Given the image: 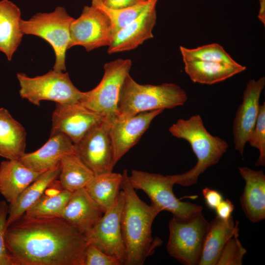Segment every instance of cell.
I'll use <instances>...</instances> for the list:
<instances>
[{"label": "cell", "mask_w": 265, "mask_h": 265, "mask_svg": "<svg viewBox=\"0 0 265 265\" xmlns=\"http://www.w3.org/2000/svg\"><path fill=\"white\" fill-rule=\"evenodd\" d=\"M234 209V206L230 200L223 199L215 210L217 217L226 220L232 216Z\"/></svg>", "instance_id": "obj_36"}, {"label": "cell", "mask_w": 265, "mask_h": 265, "mask_svg": "<svg viewBox=\"0 0 265 265\" xmlns=\"http://www.w3.org/2000/svg\"><path fill=\"white\" fill-rule=\"evenodd\" d=\"M129 178L132 187L143 190L150 199L151 205L160 212L166 211L174 217L187 220L202 211V207L176 197L173 190L175 183L172 175L132 170Z\"/></svg>", "instance_id": "obj_5"}, {"label": "cell", "mask_w": 265, "mask_h": 265, "mask_svg": "<svg viewBox=\"0 0 265 265\" xmlns=\"http://www.w3.org/2000/svg\"><path fill=\"white\" fill-rule=\"evenodd\" d=\"M21 97L36 106L44 100L56 104L79 103L85 96L71 81L68 73L51 70L46 74L31 78L26 74H17Z\"/></svg>", "instance_id": "obj_6"}, {"label": "cell", "mask_w": 265, "mask_h": 265, "mask_svg": "<svg viewBox=\"0 0 265 265\" xmlns=\"http://www.w3.org/2000/svg\"><path fill=\"white\" fill-rule=\"evenodd\" d=\"M59 165L41 174L19 195L16 201L8 205L6 228L22 217L26 212L42 196L49 186L58 177Z\"/></svg>", "instance_id": "obj_25"}, {"label": "cell", "mask_w": 265, "mask_h": 265, "mask_svg": "<svg viewBox=\"0 0 265 265\" xmlns=\"http://www.w3.org/2000/svg\"><path fill=\"white\" fill-rule=\"evenodd\" d=\"M113 120L105 117L74 144V153L94 175L112 171L115 165L110 133Z\"/></svg>", "instance_id": "obj_10"}, {"label": "cell", "mask_w": 265, "mask_h": 265, "mask_svg": "<svg viewBox=\"0 0 265 265\" xmlns=\"http://www.w3.org/2000/svg\"><path fill=\"white\" fill-rule=\"evenodd\" d=\"M104 4L112 9L124 8L133 6L142 0H102Z\"/></svg>", "instance_id": "obj_37"}, {"label": "cell", "mask_w": 265, "mask_h": 265, "mask_svg": "<svg viewBox=\"0 0 265 265\" xmlns=\"http://www.w3.org/2000/svg\"></svg>", "instance_id": "obj_39"}, {"label": "cell", "mask_w": 265, "mask_h": 265, "mask_svg": "<svg viewBox=\"0 0 265 265\" xmlns=\"http://www.w3.org/2000/svg\"><path fill=\"white\" fill-rule=\"evenodd\" d=\"M15 265H84V234L61 217L22 216L5 233Z\"/></svg>", "instance_id": "obj_1"}, {"label": "cell", "mask_w": 265, "mask_h": 265, "mask_svg": "<svg viewBox=\"0 0 265 265\" xmlns=\"http://www.w3.org/2000/svg\"><path fill=\"white\" fill-rule=\"evenodd\" d=\"M202 194L207 206L212 210H215L223 200L219 192L209 187L204 188L202 190Z\"/></svg>", "instance_id": "obj_35"}, {"label": "cell", "mask_w": 265, "mask_h": 265, "mask_svg": "<svg viewBox=\"0 0 265 265\" xmlns=\"http://www.w3.org/2000/svg\"><path fill=\"white\" fill-rule=\"evenodd\" d=\"M105 117L87 108L80 102L56 104L52 114L51 132H62L74 144Z\"/></svg>", "instance_id": "obj_13"}, {"label": "cell", "mask_w": 265, "mask_h": 265, "mask_svg": "<svg viewBox=\"0 0 265 265\" xmlns=\"http://www.w3.org/2000/svg\"><path fill=\"white\" fill-rule=\"evenodd\" d=\"M157 1L154 0L140 15L113 36L108 46V53L133 50L145 41L153 38L152 31L157 20Z\"/></svg>", "instance_id": "obj_16"}, {"label": "cell", "mask_w": 265, "mask_h": 265, "mask_svg": "<svg viewBox=\"0 0 265 265\" xmlns=\"http://www.w3.org/2000/svg\"><path fill=\"white\" fill-rule=\"evenodd\" d=\"M154 0H142L137 4L120 9L106 6L102 0H92L91 5L103 11L110 21L113 36L140 15Z\"/></svg>", "instance_id": "obj_29"}, {"label": "cell", "mask_w": 265, "mask_h": 265, "mask_svg": "<svg viewBox=\"0 0 265 265\" xmlns=\"http://www.w3.org/2000/svg\"><path fill=\"white\" fill-rule=\"evenodd\" d=\"M103 214L99 205L83 188L72 193L61 218L84 234Z\"/></svg>", "instance_id": "obj_19"}, {"label": "cell", "mask_w": 265, "mask_h": 265, "mask_svg": "<svg viewBox=\"0 0 265 265\" xmlns=\"http://www.w3.org/2000/svg\"><path fill=\"white\" fill-rule=\"evenodd\" d=\"M40 174L19 159L3 160L0 163V193L7 202L12 204Z\"/></svg>", "instance_id": "obj_21"}, {"label": "cell", "mask_w": 265, "mask_h": 265, "mask_svg": "<svg viewBox=\"0 0 265 265\" xmlns=\"http://www.w3.org/2000/svg\"><path fill=\"white\" fill-rule=\"evenodd\" d=\"M260 9L258 17L264 25H265V0H259Z\"/></svg>", "instance_id": "obj_38"}, {"label": "cell", "mask_w": 265, "mask_h": 265, "mask_svg": "<svg viewBox=\"0 0 265 265\" xmlns=\"http://www.w3.org/2000/svg\"><path fill=\"white\" fill-rule=\"evenodd\" d=\"M163 110L144 111L131 117L115 118L113 121L110 133L114 150L115 165L139 140L152 120Z\"/></svg>", "instance_id": "obj_15"}, {"label": "cell", "mask_w": 265, "mask_h": 265, "mask_svg": "<svg viewBox=\"0 0 265 265\" xmlns=\"http://www.w3.org/2000/svg\"><path fill=\"white\" fill-rule=\"evenodd\" d=\"M187 98L185 91L176 84H140L128 74L119 92L115 118L125 119L144 111L173 108L184 105Z\"/></svg>", "instance_id": "obj_4"}, {"label": "cell", "mask_w": 265, "mask_h": 265, "mask_svg": "<svg viewBox=\"0 0 265 265\" xmlns=\"http://www.w3.org/2000/svg\"><path fill=\"white\" fill-rule=\"evenodd\" d=\"M245 182L240 198L242 209L247 218L253 223L265 218V175L263 170L247 167L238 168Z\"/></svg>", "instance_id": "obj_18"}, {"label": "cell", "mask_w": 265, "mask_h": 265, "mask_svg": "<svg viewBox=\"0 0 265 265\" xmlns=\"http://www.w3.org/2000/svg\"><path fill=\"white\" fill-rule=\"evenodd\" d=\"M72 193L64 189L59 180L55 179L23 216L34 218L61 217Z\"/></svg>", "instance_id": "obj_26"}, {"label": "cell", "mask_w": 265, "mask_h": 265, "mask_svg": "<svg viewBox=\"0 0 265 265\" xmlns=\"http://www.w3.org/2000/svg\"><path fill=\"white\" fill-rule=\"evenodd\" d=\"M26 131L8 111L0 108V156L17 160L25 153Z\"/></svg>", "instance_id": "obj_23"}, {"label": "cell", "mask_w": 265, "mask_h": 265, "mask_svg": "<svg viewBox=\"0 0 265 265\" xmlns=\"http://www.w3.org/2000/svg\"><path fill=\"white\" fill-rule=\"evenodd\" d=\"M209 224L202 212L187 220L173 216L166 247L169 255L184 265H199Z\"/></svg>", "instance_id": "obj_8"}, {"label": "cell", "mask_w": 265, "mask_h": 265, "mask_svg": "<svg viewBox=\"0 0 265 265\" xmlns=\"http://www.w3.org/2000/svg\"><path fill=\"white\" fill-rule=\"evenodd\" d=\"M185 71L194 82L212 84L244 71L246 67L238 63L184 61Z\"/></svg>", "instance_id": "obj_24"}, {"label": "cell", "mask_w": 265, "mask_h": 265, "mask_svg": "<svg viewBox=\"0 0 265 265\" xmlns=\"http://www.w3.org/2000/svg\"><path fill=\"white\" fill-rule=\"evenodd\" d=\"M238 222L232 216L224 220L217 216L210 222L199 265H216L220 253L228 240L238 236Z\"/></svg>", "instance_id": "obj_20"}, {"label": "cell", "mask_w": 265, "mask_h": 265, "mask_svg": "<svg viewBox=\"0 0 265 265\" xmlns=\"http://www.w3.org/2000/svg\"><path fill=\"white\" fill-rule=\"evenodd\" d=\"M122 174L112 171L95 175L85 189L104 213L115 201L120 192Z\"/></svg>", "instance_id": "obj_27"}, {"label": "cell", "mask_w": 265, "mask_h": 265, "mask_svg": "<svg viewBox=\"0 0 265 265\" xmlns=\"http://www.w3.org/2000/svg\"><path fill=\"white\" fill-rule=\"evenodd\" d=\"M124 193L121 189L115 201L94 226L84 234L88 245H92L125 265L126 253L122 228L121 215Z\"/></svg>", "instance_id": "obj_11"}, {"label": "cell", "mask_w": 265, "mask_h": 265, "mask_svg": "<svg viewBox=\"0 0 265 265\" xmlns=\"http://www.w3.org/2000/svg\"><path fill=\"white\" fill-rule=\"evenodd\" d=\"M8 213V205L5 200L0 201V265H15L5 244V233Z\"/></svg>", "instance_id": "obj_33"}, {"label": "cell", "mask_w": 265, "mask_h": 265, "mask_svg": "<svg viewBox=\"0 0 265 265\" xmlns=\"http://www.w3.org/2000/svg\"><path fill=\"white\" fill-rule=\"evenodd\" d=\"M180 50L183 61H197L228 63L237 62L223 47L217 43L204 45L195 49H187L180 46Z\"/></svg>", "instance_id": "obj_30"}, {"label": "cell", "mask_w": 265, "mask_h": 265, "mask_svg": "<svg viewBox=\"0 0 265 265\" xmlns=\"http://www.w3.org/2000/svg\"><path fill=\"white\" fill-rule=\"evenodd\" d=\"M131 66L129 59L119 58L106 63L102 80L96 87L85 92L80 103L93 111L115 119L119 92Z\"/></svg>", "instance_id": "obj_9"}, {"label": "cell", "mask_w": 265, "mask_h": 265, "mask_svg": "<svg viewBox=\"0 0 265 265\" xmlns=\"http://www.w3.org/2000/svg\"><path fill=\"white\" fill-rule=\"evenodd\" d=\"M74 152V143L62 132H51L47 141L37 150L26 152L19 160L27 168L43 173L59 165L64 156Z\"/></svg>", "instance_id": "obj_17"}, {"label": "cell", "mask_w": 265, "mask_h": 265, "mask_svg": "<svg viewBox=\"0 0 265 265\" xmlns=\"http://www.w3.org/2000/svg\"><path fill=\"white\" fill-rule=\"evenodd\" d=\"M168 130L173 136L186 140L197 159L196 165L187 172L172 175L175 184L188 186L196 184L200 175L217 164L228 148L226 141L207 130L199 114L179 119Z\"/></svg>", "instance_id": "obj_3"}, {"label": "cell", "mask_w": 265, "mask_h": 265, "mask_svg": "<svg viewBox=\"0 0 265 265\" xmlns=\"http://www.w3.org/2000/svg\"><path fill=\"white\" fill-rule=\"evenodd\" d=\"M235 236L230 238L224 246L216 265H241L246 250Z\"/></svg>", "instance_id": "obj_32"}, {"label": "cell", "mask_w": 265, "mask_h": 265, "mask_svg": "<svg viewBox=\"0 0 265 265\" xmlns=\"http://www.w3.org/2000/svg\"><path fill=\"white\" fill-rule=\"evenodd\" d=\"M121 189L124 197L121 228L126 253L125 265H142L162 244L160 238H153L152 235L153 222L160 212L139 198L131 184L127 169L122 173Z\"/></svg>", "instance_id": "obj_2"}, {"label": "cell", "mask_w": 265, "mask_h": 265, "mask_svg": "<svg viewBox=\"0 0 265 265\" xmlns=\"http://www.w3.org/2000/svg\"><path fill=\"white\" fill-rule=\"evenodd\" d=\"M21 14L19 7L11 1H0V52L8 61L11 60L24 35Z\"/></svg>", "instance_id": "obj_22"}, {"label": "cell", "mask_w": 265, "mask_h": 265, "mask_svg": "<svg viewBox=\"0 0 265 265\" xmlns=\"http://www.w3.org/2000/svg\"><path fill=\"white\" fill-rule=\"evenodd\" d=\"M84 265H122L116 258L109 255L96 247L88 244L86 247Z\"/></svg>", "instance_id": "obj_34"}, {"label": "cell", "mask_w": 265, "mask_h": 265, "mask_svg": "<svg viewBox=\"0 0 265 265\" xmlns=\"http://www.w3.org/2000/svg\"><path fill=\"white\" fill-rule=\"evenodd\" d=\"M69 49L80 46L89 52L108 46L113 37L111 24L103 11L92 5L85 6L80 16L71 23Z\"/></svg>", "instance_id": "obj_12"}, {"label": "cell", "mask_w": 265, "mask_h": 265, "mask_svg": "<svg viewBox=\"0 0 265 265\" xmlns=\"http://www.w3.org/2000/svg\"><path fill=\"white\" fill-rule=\"evenodd\" d=\"M265 86V77L257 80H250L236 112L233 128L235 149L242 156L245 144L256 125L260 110V95Z\"/></svg>", "instance_id": "obj_14"}, {"label": "cell", "mask_w": 265, "mask_h": 265, "mask_svg": "<svg viewBox=\"0 0 265 265\" xmlns=\"http://www.w3.org/2000/svg\"><path fill=\"white\" fill-rule=\"evenodd\" d=\"M59 166L58 180L62 187L71 192L85 188L95 176L74 152L64 156Z\"/></svg>", "instance_id": "obj_28"}, {"label": "cell", "mask_w": 265, "mask_h": 265, "mask_svg": "<svg viewBox=\"0 0 265 265\" xmlns=\"http://www.w3.org/2000/svg\"><path fill=\"white\" fill-rule=\"evenodd\" d=\"M74 19L62 6L50 13H39L28 20H22L24 34L33 35L47 41L52 46L55 56L53 70H66V53L70 41V26Z\"/></svg>", "instance_id": "obj_7"}, {"label": "cell", "mask_w": 265, "mask_h": 265, "mask_svg": "<svg viewBox=\"0 0 265 265\" xmlns=\"http://www.w3.org/2000/svg\"><path fill=\"white\" fill-rule=\"evenodd\" d=\"M248 142L251 146L257 148L259 151V156L255 165L264 166L265 165V102L260 105L256 125L250 135Z\"/></svg>", "instance_id": "obj_31"}]
</instances>
